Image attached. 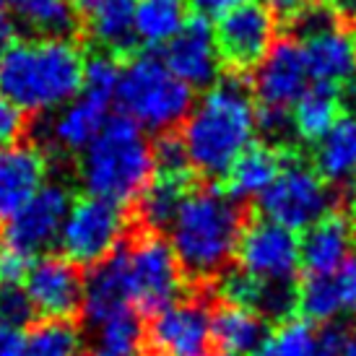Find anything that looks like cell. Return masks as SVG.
<instances>
[{
	"label": "cell",
	"instance_id": "1",
	"mask_svg": "<svg viewBox=\"0 0 356 356\" xmlns=\"http://www.w3.org/2000/svg\"><path fill=\"white\" fill-rule=\"evenodd\" d=\"M250 89L237 79L216 81L179 122L190 169L208 179L229 172L237 156L255 140L257 120Z\"/></svg>",
	"mask_w": 356,
	"mask_h": 356
},
{
	"label": "cell",
	"instance_id": "2",
	"mask_svg": "<svg viewBox=\"0 0 356 356\" xmlns=\"http://www.w3.org/2000/svg\"><path fill=\"white\" fill-rule=\"evenodd\" d=\"M83 60L65 34L16 40L0 58V94L21 112H52L81 94Z\"/></svg>",
	"mask_w": 356,
	"mask_h": 356
},
{
	"label": "cell",
	"instance_id": "3",
	"mask_svg": "<svg viewBox=\"0 0 356 356\" xmlns=\"http://www.w3.org/2000/svg\"><path fill=\"white\" fill-rule=\"evenodd\" d=\"M242 227V211L227 190H188L167 227L182 273L193 278L218 276L234 257Z\"/></svg>",
	"mask_w": 356,
	"mask_h": 356
},
{
	"label": "cell",
	"instance_id": "4",
	"mask_svg": "<svg viewBox=\"0 0 356 356\" xmlns=\"http://www.w3.org/2000/svg\"><path fill=\"white\" fill-rule=\"evenodd\" d=\"M81 182L89 195L133 206L154 179V146L146 130L125 115L109 118L99 136L81 151Z\"/></svg>",
	"mask_w": 356,
	"mask_h": 356
},
{
	"label": "cell",
	"instance_id": "5",
	"mask_svg": "<svg viewBox=\"0 0 356 356\" xmlns=\"http://www.w3.org/2000/svg\"><path fill=\"white\" fill-rule=\"evenodd\" d=\"M193 91L188 83L169 70L159 55H136L120 68L115 89L122 115L149 133H167L177 128L193 107Z\"/></svg>",
	"mask_w": 356,
	"mask_h": 356
},
{
	"label": "cell",
	"instance_id": "6",
	"mask_svg": "<svg viewBox=\"0 0 356 356\" xmlns=\"http://www.w3.org/2000/svg\"><path fill=\"white\" fill-rule=\"evenodd\" d=\"M257 206L263 218L299 234L330 213L333 193L315 167L284 161L273 182L257 195Z\"/></svg>",
	"mask_w": 356,
	"mask_h": 356
},
{
	"label": "cell",
	"instance_id": "7",
	"mask_svg": "<svg viewBox=\"0 0 356 356\" xmlns=\"http://www.w3.org/2000/svg\"><path fill=\"white\" fill-rule=\"evenodd\" d=\"M125 232H128L125 208L86 195L70 203L58 245L63 250V257H68L70 263L91 268L122 245Z\"/></svg>",
	"mask_w": 356,
	"mask_h": 356
},
{
	"label": "cell",
	"instance_id": "8",
	"mask_svg": "<svg viewBox=\"0 0 356 356\" xmlns=\"http://www.w3.org/2000/svg\"><path fill=\"white\" fill-rule=\"evenodd\" d=\"M125 252L133 307L140 315H154L156 309L179 299L182 268L167 239L146 229V234H140L133 245H125Z\"/></svg>",
	"mask_w": 356,
	"mask_h": 356
},
{
	"label": "cell",
	"instance_id": "9",
	"mask_svg": "<svg viewBox=\"0 0 356 356\" xmlns=\"http://www.w3.org/2000/svg\"><path fill=\"white\" fill-rule=\"evenodd\" d=\"M234 255L239 268L263 284H294L302 268L297 232L268 218L242 227Z\"/></svg>",
	"mask_w": 356,
	"mask_h": 356
},
{
	"label": "cell",
	"instance_id": "10",
	"mask_svg": "<svg viewBox=\"0 0 356 356\" xmlns=\"http://www.w3.org/2000/svg\"><path fill=\"white\" fill-rule=\"evenodd\" d=\"M143 327V346L151 356H208L213 346L211 312L198 299L169 302L149 315Z\"/></svg>",
	"mask_w": 356,
	"mask_h": 356
},
{
	"label": "cell",
	"instance_id": "11",
	"mask_svg": "<svg viewBox=\"0 0 356 356\" xmlns=\"http://www.w3.org/2000/svg\"><path fill=\"white\" fill-rule=\"evenodd\" d=\"M70 193L58 182H44L13 216L3 224V245L26 257H40L58 242L63 221L68 216Z\"/></svg>",
	"mask_w": 356,
	"mask_h": 356
},
{
	"label": "cell",
	"instance_id": "12",
	"mask_svg": "<svg viewBox=\"0 0 356 356\" xmlns=\"http://www.w3.org/2000/svg\"><path fill=\"white\" fill-rule=\"evenodd\" d=\"M21 286L34 307V315L44 317V320H70L81 312L83 273L68 257H34Z\"/></svg>",
	"mask_w": 356,
	"mask_h": 356
},
{
	"label": "cell",
	"instance_id": "13",
	"mask_svg": "<svg viewBox=\"0 0 356 356\" xmlns=\"http://www.w3.org/2000/svg\"><path fill=\"white\" fill-rule=\"evenodd\" d=\"M216 44L221 60L234 68H255L276 42V13L263 3H248L218 19Z\"/></svg>",
	"mask_w": 356,
	"mask_h": 356
},
{
	"label": "cell",
	"instance_id": "14",
	"mask_svg": "<svg viewBox=\"0 0 356 356\" xmlns=\"http://www.w3.org/2000/svg\"><path fill=\"white\" fill-rule=\"evenodd\" d=\"M312 81L307 70L305 50L297 37L276 40L255 65L252 91L263 107L291 109Z\"/></svg>",
	"mask_w": 356,
	"mask_h": 356
},
{
	"label": "cell",
	"instance_id": "15",
	"mask_svg": "<svg viewBox=\"0 0 356 356\" xmlns=\"http://www.w3.org/2000/svg\"><path fill=\"white\" fill-rule=\"evenodd\" d=\"M161 60L190 89L213 86L221 73V55L211 21L203 16H193L185 21V26L164 44Z\"/></svg>",
	"mask_w": 356,
	"mask_h": 356
},
{
	"label": "cell",
	"instance_id": "16",
	"mask_svg": "<svg viewBox=\"0 0 356 356\" xmlns=\"http://www.w3.org/2000/svg\"><path fill=\"white\" fill-rule=\"evenodd\" d=\"M130 307H133V294H130L128 278V252H125V245H120L104 260L91 266L89 276H83L81 312H83V320L94 327Z\"/></svg>",
	"mask_w": 356,
	"mask_h": 356
},
{
	"label": "cell",
	"instance_id": "17",
	"mask_svg": "<svg viewBox=\"0 0 356 356\" xmlns=\"http://www.w3.org/2000/svg\"><path fill=\"white\" fill-rule=\"evenodd\" d=\"M302 50H305L307 70L312 83L323 86H336L354 79L356 73V47L354 34H348L343 26H338V19L299 37Z\"/></svg>",
	"mask_w": 356,
	"mask_h": 356
},
{
	"label": "cell",
	"instance_id": "18",
	"mask_svg": "<svg viewBox=\"0 0 356 356\" xmlns=\"http://www.w3.org/2000/svg\"><path fill=\"white\" fill-rule=\"evenodd\" d=\"M47 182V159L34 143L0 146V224H6Z\"/></svg>",
	"mask_w": 356,
	"mask_h": 356
},
{
	"label": "cell",
	"instance_id": "19",
	"mask_svg": "<svg viewBox=\"0 0 356 356\" xmlns=\"http://www.w3.org/2000/svg\"><path fill=\"white\" fill-rule=\"evenodd\" d=\"M354 248V224L341 213H327L305 229L299 239V263L307 276H325L343 266Z\"/></svg>",
	"mask_w": 356,
	"mask_h": 356
},
{
	"label": "cell",
	"instance_id": "20",
	"mask_svg": "<svg viewBox=\"0 0 356 356\" xmlns=\"http://www.w3.org/2000/svg\"><path fill=\"white\" fill-rule=\"evenodd\" d=\"M109 120V99L81 91L50 120V140L63 151H83Z\"/></svg>",
	"mask_w": 356,
	"mask_h": 356
},
{
	"label": "cell",
	"instance_id": "21",
	"mask_svg": "<svg viewBox=\"0 0 356 356\" xmlns=\"http://www.w3.org/2000/svg\"><path fill=\"white\" fill-rule=\"evenodd\" d=\"M268 333L266 317L252 307L224 302L211 312V336L221 351L250 356Z\"/></svg>",
	"mask_w": 356,
	"mask_h": 356
},
{
	"label": "cell",
	"instance_id": "22",
	"mask_svg": "<svg viewBox=\"0 0 356 356\" xmlns=\"http://www.w3.org/2000/svg\"><path fill=\"white\" fill-rule=\"evenodd\" d=\"M284 154L270 146V143H250L248 149L237 156V161L229 167L224 175L227 179V193L234 200L257 198L263 190L273 182L278 169L284 167Z\"/></svg>",
	"mask_w": 356,
	"mask_h": 356
},
{
	"label": "cell",
	"instance_id": "23",
	"mask_svg": "<svg viewBox=\"0 0 356 356\" xmlns=\"http://www.w3.org/2000/svg\"><path fill=\"white\" fill-rule=\"evenodd\" d=\"M341 107H343L341 89L309 83L305 94L291 104V130L305 143H317L341 120Z\"/></svg>",
	"mask_w": 356,
	"mask_h": 356
},
{
	"label": "cell",
	"instance_id": "24",
	"mask_svg": "<svg viewBox=\"0 0 356 356\" xmlns=\"http://www.w3.org/2000/svg\"><path fill=\"white\" fill-rule=\"evenodd\" d=\"M188 19V0H136L133 31L146 47H164Z\"/></svg>",
	"mask_w": 356,
	"mask_h": 356
},
{
	"label": "cell",
	"instance_id": "25",
	"mask_svg": "<svg viewBox=\"0 0 356 356\" xmlns=\"http://www.w3.org/2000/svg\"><path fill=\"white\" fill-rule=\"evenodd\" d=\"M315 169L327 182L356 179V118L338 120L323 140H317Z\"/></svg>",
	"mask_w": 356,
	"mask_h": 356
},
{
	"label": "cell",
	"instance_id": "26",
	"mask_svg": "<svg viewBox=\"0 0 356 356\" xmlns=\"http://www.w3.org/2000/svg\"><path fill=\"white\" fill-rule=\"evenodd\" d=\"M86 16H89L91 40L102 44L104 50H128L136 42V31H133L136 0H94Z\"/></svg>",
	"mask_w": 356,
	"mask_h": 356
},
{
	"label": "cell",
	"instance_id": "27",
	"mask_svg": "<svg viewBox=\"0 0 356 356\" xmlns=\"http://www.w3.org/2000/svg\"><path fill=\"white\" fill-rule=\"evenodd\" d=\"M140 351H143V323L138 309L130 307L94 325V341L86 356H140Z\"/></svg>",
	"mask_w": 356,
	"mask_h": 356
},
{
	"label": "cell",
	"instance_id": "28",
	"mask_svg": "<svg viewBox=\"0 0 356 356\" xmlns=\"http://www.w3.org/2000/svg\"><path fill=\"white\" fill-rule=\"evenodd\" d=\"M24 356H83V336L70 320H44L24 333Z\"/></svg>",
	"mask_w": 356,
	"mask_h": 356
},
{
	"label": "cell",
	"instance_id": "29",
	"mask_svg": "<svg viewBox=\"0 0 356 356\" xmlns=\"http://www.w3.org/2000/svg\"><path fill=\"white\" fill-rule=\"evenodd\" d=\"M188 185L190 179L154 175L149 188L143 190L140 198L136 200L138 203V213L149 232H159V229L169 227V221L175 216L179 200L185 198V193H188Z\"/></svg>",
	"mask_w": 356,
	"mask_h": 356
},
{
	"label": "cell",
	"instance_id": "30",
	"mask_svg": "<svg viewBox=\"0 0 356 356\" xmlns=\"http://www.w3.org/2000/svg\"><path fill=\"white\" fill-rule=\"evenodd\" d=\"M317 354V330L315 323L305 317H289L268 330L260 346L250 356H315Z\"/></svg>",
	"mask_w": 356,
	"mask_h": 356
},
{
	"label": "cell",
	"instance_id": "31",
	"mask_svg": "<svg viewBox=\"0 0 356 356\" xmlns=\"http://www.w3.org/2000/svg\"><path fill=\"white\" fill-rule=\"evenodd\" d=\"M13 8L42 34H68L76 24V8L70 0H16Z\"/></svg>",
	"mask_w": 356,
	"mask_h": 356
},
{
	"label": "cell",
	"instance_id": "32",
	"mask_svg": "<svg viewBox=\"0 0 356 356\" xmlns=\"http://www.w3.org/2000/svg\"><path fill=\"white\" fill-rule=\"evenodd\" d=\"M120 65L112 52H99L83 60V76H81V91L102 97V99H115V89L120 81Z\"/></svg>",
	"mask_w": 356,
	"mask_h": 356
},
{
	"label": "cell",
	"instance_id": "33",
	"mask_svg": "<svg viewBox=\"0 0 356 356\" xmlns=\"http://www.w3.org/2000/svg\"><path fill=\"white\" fill-rule=\"evenodd\" d=\"M263 281L252 278L250 273H245L242 268H224L218 273V294L224 302L229 305H242V307H252L257 309L260 305V297H263Z\"/></svg>",
	"mask_w": 356,
	"mask_h": 356
},
{
	"label": "cell",
	"instance_id": "34",
	"mask_svg": "<svg viewBox=\"0 0 356 356\" xmlns=\"http://www.w3.org/2000/svg\"><path fill=\"white\" fill-rule=\"evenodd\" d=\"M154 175H161V177H179V179H190V161L188 154H185V146L179 136H161L159 143L154 146Z\"/></svg>",
	"mask_w": 356,
	"mask_h": 356
},
{
	"label": "cell",
	"instance_id": "35",
	"mask_svg": "<svg viewBox=\"0 0 356 356\" xmlns=\"http://www.w3.org/2000/svg\"><path fill=\"white\" fill-rule=\"evenodd\" d=\"M34 307L21 284H0V323L24 330L34 320Z\"/></svg>",
	"mask_w": 356,
	"mask_h": 356
},
{
	"label": "cell",
	"instance_id": "36",
	"mask_svg": "<svg viewBox=\"0 0 356 356\" xmlns=\"http://www.w3.org/2000/svg\"><path fill=\"white\" fill-rule=\"evenodd\" d=\"M333 289H336V299L341 307V315L356 312V252L343 260V266L330 273Z\"/></svg>",
	"mask_w": 356,
	"mask_h": 356
},
{
	"label": "cell",
	"instance_id": "37",
	"mask_svg": "<svg viewBox=\"0 0 356 356\" xmlns=\"http://www.w3.org/2000/svg\"><path fill=\"white\" fill-rule=\"evenodd\" d=\"M31 260L34 257H26L24 252L0 242V284H21L26 270H29Z\"/></svg>",
	"mask_w": 356,
	"mask_h": 356
},
{
	"label": "cell",
	"instance_id": "38",
	"mask_svg": "<svg viewBox=\"0 0 356 356\" xmlns=\"http://www.w3.org/2000/svg\"><path fill=\"white\" fill-rule=\"evenodd\" d=\"M24 115L26 112H21L6 94H0V146L19 140V136L24 133V125H26Z\"/></svg>",
	"mask_w": 356,
	"mask_h": 356
},
{
	"label": "cell",
	"instance_id": "39",
	"mask_svg": "<svg viewBox=\"0 0 356 356\" xmlns=\"http://www.w3.org/2000/svg\"><path fill=\"white\" fill-rule=\"evenodd\" d=\"M248 3L252 0H188L190 8L208 21H218L224 13L239 8V6H248Z\"/></svg>",
	"mask_w": 356,
	"mask_h": 356
},
{
	"label": "cell",
	"instance_id": "40",
	"mask_svg": "<svg viewBox=\"0 0 356 356\" xmlns=\"http://www.w3.org/2000/svg\"><path fill=\"white\" fill-rule=\"evenodd\" d=\"M346 327L336 323H325L323 330H317V354L315 356H338L343 346Z\"/></svg>",
	"mask_w": 356,
	"mask_h": 356
},
{
	"label": "cell",
	"instance_id": "41",
	"mask_svg": "<svg viewBox=\"0 0 356 356\" xmlns=\"http://www.w3.org/2000/svg\"><path fill=\"white\" fill-rule=\"evenodd\" d=\"M19 40V34H16V21L8 16V10H0V58L6 55L13 42Z\"/></svg>",
	"mask_w": 356,
	"mask_h": 356
},
{
	"label": "cell",
	"instance_id": "42",
	"mask_svg": "<svg viewBox=\"0 0 356 356\" xmlns=\"http://www.w3.org/2000/svg\"><path fill=\"white\" fill-rule=\"evenodd\" d=\"M307 3H309V0H268V8L273 10L276 16H289V19H294Z\"/></svg>",
	"mask_w": 356,
	"mask_h": 356
},
{
	"label": "cell",
	"instance_id": "43",
	"mask_svg": "<svg viewBox=\"0 0 356 356\" xmlns=\"http://www.w3.org/2000/svg\"><path fill=\"white\" fill-rule=\"evenodd\" d=\"M323 3L336 13L338 19L356 21V0H323Z\"/></svg>",
	"mask_w": 356,
	"mask_h": 356
},
{
	"label": "cell",
	"instance_id": "44",
	"mask_svg": "<svg viewBox=\"0 0 356 356\" xmlns=\"http://www.w3.org/2000/svg\"><path fill=\"white\" fill-rule=\"evenodd\" d=\"M338 356H356V330H346L343 336V346Z\"/></svg>",
	"mask_w": 356,
	"mask_h": 356
},
{
	"label": "cell",
	"instance_id": "45",
	"mask_svg": "<svg viewBox=\"0 0 356 356\" xmlns=\"http://www.w3.org/2000/svg\"><path fill=\"white\" fill-rule=\"evenodd\" d=\"M70 3H73V8L83 10V13H86V10H89L91 6H94V0H70Z\"/></svg>",
	"mask_w": 356,
	"mask_h": 356
},
{
	"label": "cell",
	"instance_id": "46",
	"mask_svg": "<svg viewBox=\"0 0 356 356\" xmlns=\"http://www.w3.org/2000/svg\"><path fill=\"white\" fill-rule=\"evenodd\" d=\"M13 3H16V0H0V10H8Z\"/></svg>",
	"mask_w": 356,
	"mask_h": 356
},
{
	"label": "cell",
	"instance_id": "47",
	"mask_svg": "<svg viewBox=\"0 0 356 356\" xmlns=\"http://www.w3.org/2000/svg\"><path fill=\"white\" fill-rule=\"evenodd\" d=\"M351 102H354V107H356V86H354V94H351Z\"/></svg>",
	"mask_w": 356,
	"mask_h": 356
},
{
	"label": "cell",
	"instance_id": "48",
	"mask_svg": "<svg viewBox=\"0 0 356 356\" xmlns=\"http://www.w3.org/2000/svg\"><path fill=\"white\" fill-rule=\"evenodd\" d=\"M216 356H237V354H227V351H221V354H216Z\"/></svg>",
	"mask_w": 356,
	"mask_h": 356
},
{
	"label": "cell",
	"instance_id": "49",
	"mask_svg": "<svg viewBox=\"0 0 356 356\" xmlns=\"http://www.w3.org/2000/svg\"><path fill=\"white\" fill-rule=\"evenodd\" d=\"M354 47H356V34H354Z\"/></svg>",
	"mask_w": 356,
	"mask_h": 356
}]
</instances>
